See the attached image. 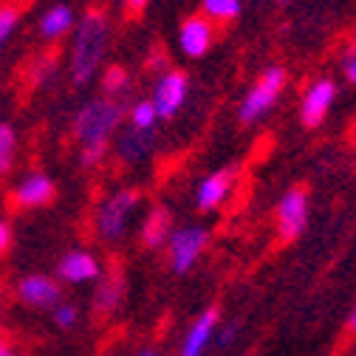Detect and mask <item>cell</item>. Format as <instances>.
Wrapping results in <instances>:
<instances>
[{
    "label": "cell",
    "mask_w": 356,
    "mask_h": 356,
    "mask_svg": "<svg viewBox=\"0 0 356 356\" xmlns=\"http://www.w3.org/2000/svg\"><path fill=\"white\" fill-rule=\"evenodd\" d=\"M0 308H3V291H0Z\"/></svg>",
    "instance_id": "8d00e7d4"
},
{
    "label": "cell",
    "mask_w": 356,
    "mask_h": 356,
    "mask_svg": "<svg viewBox=\"0 0 356 356\" xmlns=\"http://www.w3.org/2000/svg\"><path fill=\"white\" fill-rule=\"evenodd\" d=\"M124 272H122V266L119 263H113V269L108 272V277L99 283V289H97V294H94V314H97V320H105V317H111L113 311L122 305V300H124Z\"/></svg>",
    "instance_id": "8fae6325"
},
{
    "label": "cell",
    "mask_w": 356,
    "mask_h": 356,
    "mask_svg": "<svg viewBox=\"0 0 356 356\" xmlns=\"http://www.w3.org/2000/svg\"><path fill=\"white\" fill-rule=\"evenodd\" d=\"M153 142H156V133L153 130H124L119 142H116V153L124 164H136L142 161L150 150H153Z\"/></svg>",
    "instance_id": "2e32d148"
},
{
    "label": "cell",
    "mask_w": 356,
    "mask_h": 356,
    "mask_svg": "<svg viewBox=\"0 0 356 356\" xmlns=\"http://www.w3.org/2000/svg\"><path fill=\"white\" fill-rule=\"evenodd\" d=\"M130 85V76L122 65H108V71L102 74V88H105V97L111 99H122L124 88Z\"/></svg>",
    "instance_id": "ffe728a7"
},
{
    "label": "cell",
    "mask_w": 356,
    "mask_h": 356,
    "mask_svg": "<svg viewBox=\"0 0 356 356\" xmlns=\"http://www.w3.org/2000/svg\"><path fill=\"white\" fill-rule=\"evenodd\" d=\"M54 60H57V54H54V51L42 54L40 60H34V76H31V82H34V85H42V82H46V76L54 71Z\"/></svg>",
    "instance_id": "d4e9b609"
},
{
    "label": "cell",
    "mask_w": 356,
    "mask_h": 356,
    "mask_svg": "<svg viewBox=\"0 0 356 356\" xmlns=\"http://www.w3.org/2000/svg\"><path fill=\"white\" fill-rule=\"evenodd\" d=\"M139 356H159V353H156V350H142Z\"/></svg>",
    "instance_id": "e575fe53"
},
{
    "label": "cell",
    "mask_w": 356,
    "mask_h": 356,
    "mask_svg": "<svg viewBox=\"0 0 356 356\" xmlns=\"http://www.w3.org/2000/svg\"><path fill=\"white\" fill-rule=\"evenodd\" d=\"M283 85H286V71L280 65H272V68H266L260 74V79L252 85V91L246 94L243 105H241V122L243 124H252L254 119H260L266 111H269L280 91H283Z\"/></svg>",
    "instance_id": "3957f363"
},
{
    "label": "cell",
    "mask_w": 356,
    "mask_h": 356,
    "mask_svg": "<svg viewBox=\"0 0 356 356\" xmlns=\"http://www.w3.org/2000/svg\"><path fill=\"white\" fill-rule=\"evenodd\" d=\"M232 187H235V167H224V170L207 175L201 181V187H198V209L209 212V209L220 207L227 201Z\"/></svg>",
    "instance_id": "5bb4252c"
},
{
    "label": "cell",
    "mask_w": 356,
    "mask_h": 356,
    "mask_svg": "<svg viewBox=\"0 0 356 356\" xmlns=\"http://www.w3.org/2000/svg\"><path fill=\"white\" fill-rule=\"evenodd\" d=\"M235 331H238V323H229L224 331H220V337H218V345H220V348H227V345L235 339Z\"/></svg>",
    "instance_id": "f546056e"
},
{
    "label": "cell",
    "mask_w": 356,
    "mask_h": 356,
    "mask_svg": "<svg viewBox=\"0 0 356 356\" xmlns=\"http://www.w3.org/2000/svg\"><path fill=\"white\" fill-rule=\"evenodd\" d=\"M124 119V102L122 99H94L88 102L76 116H74V136L79 139L82 147H91V145H108L111 133L119 127V122Z\"/></svg>",
    "instance_id": "7a4b0ae2"
},
{
    "label": "cell",
    "mask_w": 356,
    "mask_h": 356,
    "mask_svg": "<svg viewBox=\"0 0 356 356\" xmlns=\"http://www.w3.org/2000/svg\"><path fill=\"white\" fill-rule=\"evenodd\" d=\"M54 325L57 328H63V331H71L74 325H76V320H79V311H76V305H71V302H60L54 311Z\"/></svg>",
    "instance_id": "cb8c5ba5"
},
{
    "label": "cell",
    "mask_w": 356,
    "mask_h": 356,
    "mask_svg": "<svg viewBox=\"0 0 356 356\" xmlns=\"http://www.w3.org/2000/svg\"><path fill=\"white\" fill-rule=\"evenodd\" d=\"M71 29H74V9L65 6V3L51 6L46 15L40 17V37L42 40H51L54 42V40L65 37Z\"/></svg>",
    "instance_id": "ac0fdd59"
},
{
    "label": "cell",
    "mask_w": 356,
    "mask_h": 356,
    "mask_svg": "<svg viewBox=\"0 0 356 356\" xmlns=\"http://www.w3.org/2000/svg\"><path fill=\"white\" fill-rule=\"evenodd\" d=\"M172 238V215L167 207H153L145 218V227H142V243L147 249H159L164 243H170Z\"/></svg>",
    "instance_id": "9a60e30c"
},
{
    "label": "cell",
    "mask_w": 356,
    "mask_h": 356,
    "mask_svg": "<svg viewBox=\"0 0 356 356\" xmlns=\"http://www.w3.org/2000/svg\"><path fill=\"white\" fill-rule=\"evenodd\" d=\"M54 198H57V184L51 181L46 172L34 170V172H29V175L23 178V181H17V184L12 187V193H9V207L26 212V209L49 207Z\"/></svg>",
    "instance_id": "5b68a950"
},
{
    "label": "cell",
    "mask_w": 356,
    "mask_h": 356,
    "mask_svg": "<svg viewBox=\"0 0 356 356\" xmlns=\"http://www.w3.org/2000/svg\"><path fill=\"white\" fill-rule=\"evenodd\" d=\"M167 63H170V57H167V51L161 46H156V54L150 51V57H147V68L150 71H161V68H167Z\"/></svg>",
    "instance_id": "83f0119b"
},
{
    "label": "cell",
    "mask_w": 356,
    "mask_h": 356,
    "mask_svg": "<svg viewBox=\"0 0 356 356\" xmlns=\"http://www.w3.org/2000/svg\"><path fill=\"white\" fill-rule=\"evenodd\" d=\"M345 334H356V305L350 311V317H348V325H345Z\"/></svg>",
    "instance_id": "1f68e13d"
},
{
    "label": "cell",
    "mask_w": 356,
    "mask_h": 356,
    "mask_svg": "<svg viewBox=\"0 0 356 356\" xmlns=\"http://www.w3.org/2000/svg\"><path fill=\"white\" fill-rule=\"evenodd\" d=\"M178 40H181V49L190 57H204L215 40V26L207 15H190L181 23V31H178Z\"/></svg>",
    "instance_id": "30bf717a"
},
{
    "label": "cell",
    "mask_w": 356,
    "mask_h": 356,
    "mask_svg": "<svg viewBox=\"0 0 356 356\" xmlns=\"http://www.w3.org/2000/svg\"><path fill=\"white\" fill-rule=\"evenodd\" d=\"M12 241H15V235H12L9 220H3V218H0V254L12 249Z\"/></svg>",
    "instance_id": "f1b7e54d"
},
{
    "label": "cell",
    "mask_w": 356,
    "mask_h": 356,
    "mask_svg": "<svg viewBox=\"0 0 356 356\" xmlns=\"http://www.w3.org/2000/svg\"><path fill=\"white\" fill-rule=\"evenodd\" d=\"M9 3H15V6H20V9H23V6H29V3H34V0H9Z\"/></svg>",
    "instance_id": "836d02e7"
},
{
    "label": "cell",
    "mask_w": 356,
    "mask_h": 356,
    "mask_svg": "<svg viewBox=\"0 0 356 356\" xmlns=\"http://www.w3.org/2000/svg\"><path fill=\"white\" fill-rule=\"evenodd\" d=\"M108 49V15L99 6H91L74 34V46H71V79L74 85H88L97 68L102 65Z\"/></svg>",
    "instance_id": "6da1fadb"
},
{
    "label": "cell",
    "mask_w": 356,
    "mask_h": 356,
    "mask_svg": "<svg viewBox=\"0 0 356 356\" xmlns=\"http://www.w3.org/2000/svg\"><path fill=\"white\" fill-rule=\"evenodd\" d=\"M207 241H209V232L201 229V227L175 232L170 238V266L175 272H187L190 266L195 263V257L204 252Z\"/></svg>",
    "instance_id": "9c48e42d"
},
{
    "label": "cell",
    "mask_w": 356,
    "mask_h": 356,
    "mask_svg": "<svg viewBox=\"0 0 356 356\" xmlns=\"http://www.w3.org/2000/svg\"><path fill=\"white\" fill-rule=\"evenodd\" d=\"M17 23H20V6H15V3H3V6H0V54H3L6 42L15 34Z\"/></svg>",
    "instance_id": "7402d4cb"
},
{
    "label": "cell",
    "mask_w": 356,
    "mask_h": 356,
    "mask_svg": "<svg viewBox=\"0 0 356 356\" xmlns=\"http://www.w3.org/2000/svg\"><path fill=\"white\" fill-rule=\"evenodd\" d=\"M187 97V74L184 71H164V76L156 85V97L153 105L159 111V119H172L178 113V108L184 105Z\"/></svg>",
    "instance_id": "ba28073f"
},
{
    "label": "cell",
    "mask_w": 356,
    "mask_h": 356,
    "mask_svg": "<svg viewBox=\"0 0 356 356\" xmlns=\"http://www.w3.org/2000/svg\"><path fill=\"white\" fill-rule=\"evenodd\" d=\"M139 204V190H119L113 193L102 207H99V215H97V232L102 241L108 243H116L124 229H127V218L130 212L136 209Z\"/></svg>",
    "instance_id": "277c9868"
},
{
    "label": "cell",
    "mask_w": 356,
    "mask_h": 356,
    "mask_svg": "<svg viewBox=\"0 0 356 356\" xmlns=\"http://www.w3.org/2000/svg\"><path fill=\"white\" fill-rule=\"evenodd\" d=\"M277 3H280V6H289V3H294V0H277Z\"/></svg>",
    "instance_id": "d590c367"
},
{
    "label": "cell",
    "mask_w": 356,
    "mask_h": 356,
    "mask_svg": "<svg viewBox=\"0 0 356 356\" xmlns=\"http://www.w3.org/2000/svg\"><path fill=\"white\" fill-rule=\"evenodd\" d=\"M334 82L331 79H320L317 85H311L308 88V94L302 97V124L308 127V130H314V127H320L323 124V119H325V113H328V108H331V102H334Z\"/></svg>",
    "instance_id": "7c38bea8"
},
{
    "label": "cell",
    "mask_w": 356,
    "mask_h": 356,
    "mask_svg": "<svg viewBox=\"0 0 356 356\" xmlns=\"http://www.w3.org/2000/svg\"><path fill=\"white\" fill-rule=\"evenodd\" d=\"M238 12H241V3L238 0H204V15L209 17V20H235L238 17Z\"/></svg>",
    "instance_id": "44dd1931"
},
{
    "label": "cell",
    "mask_w": 356,
    "mask_h": 356,
    "mask_svg": "<svg viewBox=\"0 0 356 356\" xmlns=\"http://www.w3.org/2000/svg\"><path fill=\"white\" fill-rule=\"evenodd\" d=\"M105 153H108V145H91V147H82L79 161H82V167H85V170H91V167L102 164Z\"/></svg>",
    "instance_id": "4316f807"
},
{
    "label": "cell",
    "mask_w": 356,
    "mask_h": 356,
    "mask_svg": "<svg viewBox=\"0 0 356 356\" xmlns=\"http://www.w3.org/2000/svg\"><path fill=\"white\" fill-rule=\"evenodd\" d=\"M215 323H218V308H207L204 314L195 320V325L190 328V334L184 339V348H181V356H201L212 331H215Z\"/></svg>",
    "instance_id": "e0dca14e"
},
{
    "label": "cell",
    "mask_w": 356,
    "mask_h": 356,
    "mask_svg": "<svg viewBox=\"0 0 356 356\" xmlns=\"http://www.w3.org/2000/svg\"><path fill=\"white\" fill-rule=\"evenodd\" d=\"M345 76H348L350 85H356V54H348V60H345Z\"/></svg>",
    "instance_id": "4dcf8cb0"
},
{
    "label": "cell",
    "mask_w": 356,
    "mask_h": 356,
    "mask_svg": "<svg viewBox=\"0 0 356 356\" xmlns=\"http://www.w3.org/2000/svg\"><path fill=\"white\" fill-rule=\"evenodd\" d=\"M147 6H150V0H124V3H122V17L127 23H139L145 17Z\"/></svg>",
    "instance_id": "484cf974"
},
{
    "label": "cell",
    "mask_w": 356,
    "mask_h": 356,
    "mask_svg": "<svg viewBox=\"0 0 356 356\" xmlns=\"http://www.w3.org/2000/svg\"><path fill=\"white\" fill-rule=\"evenodd\" d=\"M97 275H99V260L91 252H82V249L63 254L57 263V277L65 283H88Z\"/></svg>",
    "instance_id": "4fadbf2b"
},
{
    "label": "cell",
    "mask_w": 356,
    "mask_h": 356,
    "mask_svg": "<svg viewBox=\"0 0 356 356\" xmlns=\"http://www.w3.org/2000/svg\"><path fill=\"white\" fill-rule=\"evenodd\" d=\"M0 356H17V353L12 350V345H9L6 339H0Z\"/></svg>",
    "instance_id": "d6a6232c"
},
{
    "label": "cell",
    "mask_w": 356,
    "mask_h": 356,
    "mask_svg": "<svg viewBox=\"0 0 356 356\" xmlns=\"http://www.w3.org/2000/svg\"><path fill=\"white\" fill-rule=\"evenodd\" d=\"M15 147H17V133L12 124H0V178L9 175L15 167Z\"/></svg>",
    "instance_id": "d6986e66"
},
{
    "label": "cell",
    "mask_w": 356,
    "mask_h": 356,
    "mask_svg": "<svg viewBox=\"0 0 356 356\" xmlns=\"http://www.w3.org/2000/svg\"><path fill=\"white\" fill-rule=\"evenodd\" d=\"M305 218H308V190L302 184H297L283 195V201L277 207V238H280V243H291L302 235Z\"/></svg>",
    "instance_id": "8992f818"
},
{
    "label": "cell",
    "mask_w": 356,
    "mask_h": 356,
    "mask_svg": "<svg viewBox=\"0 0 356 356\" xmlns=\"http://www.w3.org/2000/svg\"><path fill=\"white\" fill-rule=\"evenodd\" d=\"M156 119H159V111H156V105L150 99L136 102V105H133V111H130V124L136 130H150L156 124Z\"/></svg>",
    "instance_id": "603a6c76"
},
{
    "label": "cell",
    "mask_w": 356,
    "mask_h": 356,
    "mask_svg": "<svg viewBox=\"0 0 356 356\" xmlns=\"http://www.w3.org/2000/svg\"><path fill=\"white\" fill-rule=\"evenodd\" d=\"M17 300L29 308H40V311H46V308H57L60 300H63V289L54 277L49 275H29L17 283L15 289Z\"/></svg>",
    "instance_id": "52a82bcc"
}]
</instances>
